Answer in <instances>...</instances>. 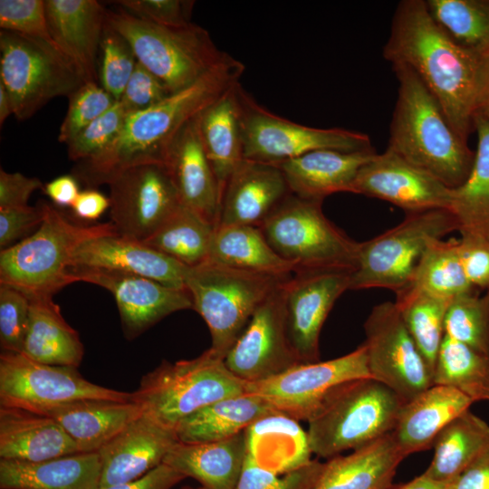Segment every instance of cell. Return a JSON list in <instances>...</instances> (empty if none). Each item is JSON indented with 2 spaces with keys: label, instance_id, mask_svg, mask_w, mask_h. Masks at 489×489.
<instances>
[{
  "label": "cell",
  "instance_id": "1",
  "mask_svg": "<svg viewBox=\"0 0 489 489\" xmlns=\"http://www.w3.org/2000/svg\"><path fill=\"white\" fill-rule=\"evenodd\" d=\"M383 57L413 69L455 132L475 131L476 97L484 55L456 43L433 19L426 0H402L395 9Z\"/></svg>",
  "mask_w": 489,
  "mask_h": 489
},
{
  "label": "cell",
  "instance_id": "2",
  "mask_svg": "<svg viewBox=\"0 0 489 489\" xmlns=\"http://www.w3.org/2000/svg\"><path fill=\"white\" fill-rule=\"evenodd\" d=\"M244 72V63L229 55L191 85L129 114L116 139L98 155L80 161L73 176L93 187L109 184L134 166L164 165L167 150L182 128L238 82Z\"/></svg>",
  "mask_w": 489,
  "mask_h": 489
},
{
  "label": "cell",
  "instance_id": "3",
  "mask_svg": "<svg viewBox=\"0 0 489 489\" xmlns=\"http://www.w3.org/2000/svg\"><path fill=\"white\" fill-rule=\"evenodd\" d=\"M398 82L388 148L450 188L461 186L475 152L452 128L436 99L416 72L392 64Z\"/></svg>",
  "mask_w": 489,
  "mask_h": 489
},
{
  "label": "cell",
  "instance_id": "4",
  "mask_svg": "<svg viewBox=\"0 0 489 489\" xmlns=\"http://www.w3.org/2000/svg\"><path fill=\"white\" fill-rule=\"evenodd\" d=\"M404 404L393 390L370 377L336 386L308 420L312 453L330 459L390 434Z\"/></svg>",
  "mask_w": 489,
  "mask_h": 489
},
{
  "label": "cell",
  "instance_id": "5",
  "mask_svg": "<svg viewBox=\"0 0 489 489\" xmlns=\"http://www.w3.org/2000/svg\"><path fill=\"white\" fill-rule=\"evenodd\" d=\"M118 234L111 222L82 225L44 202L39 228L0 252V283L26 295H50L75 281L72 274L73 253L83 242Z\"/></svg>",
  "mask_w": 489,
  "mask_h": 489
},
{
  "label": "cell",
  "instance_id": "6",
  "mask_svg": "<svg viewBox=\"0 0 489 489\" xmlns=\"http://www.w3.org/2000/svg\"><path fill=\"white\" fill-rule=\"evenodd\" d=\"M107 23L128 41L138 62L171 92L191 85L229 56L205 28L194 23L185 27L163 26L121 8L108 10Z\"/></svg>",
  "mask_w": 489,
  "mask_h": 489
},
{
  "label": "cell",
  "instance_id": "7",
  "mask_svg": "<svg viewBox=\"0 0 489 489\" xmlns=\"http://www.w3.org/2000/svg\"><path fill=\"white\" fill-rule=\"evenodd\" d=\"M244 392V382L209 348L191 360L162 361L141 378L132 401L145 414L175 429L197 410Z\"/></svg>",
  "mask_w": 489,
  "mask_h": 489
},
{
  "label": "cell",
  "instance_id": "8",
  "mask_svg": "<svg viewBox=\"0 0 489 489\" xmlns=\"http://www.w3.org/2000/svg\"><path fill=\"white\" fill-rule=\"evenodd\" d=\"M290 278V277H289ZM206 260L187 267L185 287L206 321L210 347L225 359L263 301L283 281Z\"/></svg>",
  "mask_w": 489,
  "mask_h": 489
},
{
  "label": "cell",
  "instance_id": "9",
  "mask_svg": "<svg viewBox=\"0 0 489 489\" xmlns=\"http://www.w3.org/2000/svg\"><path fill=\"white\" fill-rule=\"evenodd\" d=\"M321 205L291 193L259 227L279 255L296 264V271L353 270L360 243L331 223Z\"/></svg>",
  "mask_w": 489,
  "mask_h": 489
},
{
  "label": "cell",
  "instance_id": "10",
  "mask_svg": "<svg viewBox=\"0 0 489 489\" xmlns=\"http://www.w3.org/2000/svg\"><path fill=\"white\" fill-rule=\"evenodd\" d=\"M455 230L457 222L447 209L407 214L397 226L360 243L349 290H402L410 283L427 245Z\"/></svg>",
  "mask_w": 489,
  "mask_h": 489
},
{
  "label": "cell",
  "instance_id": "11",
  "mask_svg": "<svg viewBox=\"0 0 489 489\" xmlns=\"http://www.w3.org/2000/svg\"><path fill=\"white\" fill-rule=\"evenodd\" d=\"M0 82L18 120H25L53 98L71 97L85 80L59 49L16 33H0Z\"/></svg>",
  "mask_w": 489,
  "mask_h": 489
},
{
  "label": "cell",
  "instance_id": "12",
  "mask_svg": "<svg viewBox=\"0 0 489 489\" xmlns=\"http://www.w3.org/2000/svg\"><path fill=\"white\" fill-rule=\"evenodd\" d=\"M132 392L92 383L77 368L48 365L22 353L0 355V407L44 414L49 409L81 399L132 401Z\"/></svg>",
  "mask_w": 489,
  "mask_h": 489
},
{
  "label": "cell",
  "instance_id": "13",
  "mask_svg": "<svg viewBox=\"0 0 489 489\" xmlns=\"http://www.w3.org/2000/svg\"><path fill=\"white\" fill-rule=\"evenodd\" d=\"M242 103L245 159L279 165L318 149H374L365 133L342 128H312L278 116L258 104L244 89Z\"/></svg>",
  "mask_w": 489,
  "mask_h": 489
},
{
  "label": "cell",
  "instance_id": "14",
  "mask_svg": "<svg viewBox=\"0 0 489 489\" xmlns=\"http://www.w3.org/2000/svg\"><path fill=\"white\" fill-rule=\"evenodd\" d=\"M369 377L406 404L432 385V372L393 302L373 307L365 323Z\"/></svg>",
  "mask_w": 489,
  "mask_h": 489
},
{
  "label": "cell",
  "instance_id": "15",
  "mask_svg": "<svg viewBox=\"0 0 489 489\" xmlns=\"http://www.w3.org/2000/svg\"><path fill=\"white\" fill-rule=\"evenodd\" d=\"M368 377L366 348L361 344L333 360L299 363L271 378L244 382V389L261 397L278 415L308 421L333 388Z\"/></svg>",
  "mask_w": 489,
  "mask_h": 489
},
{
  "label": "cell",
  "instance_id": "16",
  "mask_svg": "<svg viewBox=\"0 0 489 489\" xmlns=\"http://www.w3.org/2000/svg\"><path fill=\"white\" fill-rule=\"evenodd\" d=\"M108 185L110 222L119 235L142 242L181 206L162 164L149 163L126 168Z\"/></svg>",
  "mask_w": 489,
  "mask_h": 489
},
{
  "label": "cell",
  "instance_id": "17",
  "mask_svg": "<svg viewBox=\"0 0 489 489\" xmlns=\"http://www.w3.org/2000/svg\"><path fill=\"white\" fill-rule=\"evenodd\" d=\"M287 280L257 307L224 359L230 371L245 383L271 378L301 363L286 325L284 285Z\"/></svg>",
  "mask_w": 489,
  "mask_h": 489
},
{
  "label": "cell",
  "instance_id": "18",
  "mask_svg": "<svg viewBox=\"0 0 489 489\" xmlns=\"http://www.w3.org/2000/svg\"><path fill=\"white\" fill-rule=\"evenodd\" d=\"M353 270H298L286 281L285 314L288 335L301 363L320 360L321 328L337 299L350 289Z\"/></svg>",
  "mask_w": 489,
  "mask_h": 489
},
{
  "label": "cell",
  "instance_id": "19",
  "mask_svg": "<svg viewBox=\"0 0 489 489\" xmlns=\"http://www.w3.org/2000/svg\"><path fill=\"white\" fill-rule=\"evenodd\" d=\"M71 272L76 282L99 285L113 295L128 340L137 338L173 312L193 309L187 289L171 288L144 276L103 268L73 266Z\"/></svg>",
  "mask_w": 489,
  "mask_h": 489
},
{
  "label": "cell",
  "instance_id": "20",
  "mask_svg": "<svg viewBox=\"0 0 489 489\" xmlns=\"http://www.w3.org/2000/svg\"><path fill=\"white\" fill-rule=\"evenodd\" d=\"M451 189L389 148L365 164L352 193L388 201L407 212L449 209Z\"/></svg>",
  "mask_w": 489,
  "mask_h": 489
},
{
  "label": "cell",
  "instance_id": "21",
  "mask_svg": "<svg viewBox=\"0 0 489 489\" xmlns=\"http://www.w3.org/2000/svg\"><path fill=\"white\" fill-rule=\"evenodd\" d=\"M179 442L175 429L144 412L99 451V487L133 481L161 465Z\"/></svg>",
  "mask_w": 489,
  "mask_h": 489
},
{
  "label": "cell",
  "instance_id": "22",
  "mask_svg": "<svg viewBox=\"0 0 489 489\" xmlns=\"http://www.w3.org/2000/svg\"><path fill=\"white\" fill-rule=\"evenodd\" d=\"M290 194L277 165L244 158L225 186L215 226H260Z\"/></svg>",
  "mask_w": 489,
  "mask_h": 489
},
{
  "label": "cell",
  "instance_id": "23",
  "mask_svg": "<svg viewBox=\"0 0 489 489\" xmlns=\"http://www.w3.org/2000/svg\"><path fill=\"white\" fill-rule=\"evenodd\" d=\"M197 117L176 136L167 150L164 166L181 205L215 226L221 194L199 136Z\"/></svg>",
  "mask_w": 489,
  "mask_h": 489
},
{
  "label": "cell",
  "instance_id": "24",
  "mask_svg": "<svg viewBox=\"0 0 489 489\" xmlns=\"http://www.w3.org/2000/svg\"><path fill=\"white\" fill-rule=\"evenodd\" d=\"M73 266L120 271L144 276L171 288L186 289L187 266L142 241L119 234L83 242L73 253Z\"/></svg>",
  "mask_w": 489,
  "mask_h": 489
},
{
  "label": "cell",
  "instance_id": "25",
  "mask_svg": "<svg viewBox=\"0 0 489 489\" xmlns=\"http://www.w3.org/2000/svg\"><path fill=\"white\" fill-rule=\"evenodd\" d=\"M107 11L96 0H46L50 34L74 63L85 82H97V53L107 24Z\"/></svg>",
  "mask_w": 489,
  "mask_h": 489
},
{
  "label": "cell",
  "instance_id": "26",
  "mask_svg": "<svg viewBox=\"0 0 489 489\" xmlns=\"http://www.w3.org/2000/svg\"><path fill=\"white\" fill-rule=\"evenodd\" d=\"M377 154L374 149L360 151L318 149L277 165L292 194L323 201L334 193H352L360 169Z\"/></svg>",
  "mask_w": 489,
  "mask_h": 489
},
{
  "label": "cell",
  "instance_id": "27",
  "mask_svg": "<svg viewBox=\"0 0 489 489\" xmlns=\"http://www.w3.org/2000/svg\"><path fill=\"white\" fill-rule=\"evenodd\" d=\"M78 453L75 443L51 417L0 407L1 459L40 462Z\"/></svg>",
  "mask_w": 489,
  "mask_h": 489
},
{
  "label": "cell",
  "instance_id": "28",
  "mask_svg": "<svg viewBox=\"0 0 489 489\" xmlns=\"http://www.w3.org/2000/svg\"><path fill=\"white\" fill-rule=\"evenodd\" d=\"M242 91L240 82L235 83L197 117L199 136L221 197L228 178L244 159Z\"/></svg>",
  "mask_w": 489,
  "mask_h": 489
},
{
  "label": "cell",
  "instance_id": "29",
  "mask_svg": "<svg viewBox=\"0 0 489 489\" xmlns=\"http://www.w3.org/2000/svg\"><path fill=\"white\" fill-rule=\"evenodd\" d=\"M473 404L459 391L446 386L431 385L404 404L392 436L402 453L428 449L439 432Z\"/></svg>",
  "mask_w": 489,
  "mask_h": 489
},
{
  "label": "cell",
  "instance_id": "30",
  "mask_svg": "<svg viewBox=\"0 0 489 489\" xmlns=\"http://www.w3.org/2000/svg\"><path fill=\"white\" fill-rule=\"evenodd\" d=\"M246 430L207 443L177 442L163 463L206 489H235L247 455Z\"/></svg>",
  "mask_w": 489,
  "mask_h": 489
},
{
  "label": "cell",
  "instance_id": "31",
  "mask_svg": "<svg viewBox=\"0 0 489 489\" xmlns=\"http://www.w3.org/2000/svg\"><path fill=\"white\" fill-rule=\"evenodd\" d=\"M143 413L134 401L81 399L46 411L59 423L80 453L98 452Z\"/></svg>",
  "mask_w": 489,
  "mask_h": 489
},
{
  "label": "cell",
  "instance_id": "32",
  "mask_svg": "<svg viewBox=\"0 0 489 489\" xmlns=\"http://www.w3.org/2000/svg\"><path fill=\"white\" fill-rule=\"evenodd\" d=\"M405 457L390 433L348 455L330 458L312 489H390Z\"/></svg>",
  "mask_w": 489,
  "mask_h": 489
},
{
  "label": "cell",
  "instance_id": "33",
  "mask_svg": "<svg viewBox=\"0 0 489 489\" xmlns=\"http://www.w3.org/2000/svg\"><path fill=\"white\" fill-rule=\"evenodd\" d=\"M100 477L98 452L40 462L0 460L1 489H97Z\"/></svg>",
  "mask_w": 489,
  "mask_h": 489
},
{
  "label": "cell",
  "instance_id": "34",
  "mask_svg": "<svg viewBox=\"0 0 489 489\" xmlns=\"http://www.w3.org/2000/svg\"><path fill=\"white\" fill-rule=\"evenodd\" d=\"M26 295V294H25ZM29 314L22 354L48 365L78 368L83 345L50 295H26Z\"/></svg>",
  "mask_w": 489,
  "mask_h": 489
},
{
  "label": "cell",
  "instance_id": "35",
  "mask_svg": "<svg viewBox=\"0 0 489 489\" xmlns=\"http://www.w3.org/2000/svg\"><path fill=\"white\" fill-rule=\"evenodd\" d=\"M273 415L278 414L265 400L245 391L197 410L181 419L175 432L181 443L219 441L244 432Z\"/></svg>",
  "mask_w": 489,
  "mask_h": 489
},
{
  "label": "cell",
  "instance_id": "36",
  "mask_svg": "<svg viewBox=\"0 0 489 489\" xmlns=\"http://www.w3.org/2000/svg\"><path fill=\"white\" fill-rule=\"evenodd\" d=\"M208 260L277 278H289L297 270L274 251L259 226L247 225L215 226Z\"/></svg>",
  "mask_w": 489,
  "mask_h": 489
},
{
  "label": "cell",
  "instance_id": "37",
  "mask_svg": "<svg viewBox=\"0 0 489 489\" xmlns=\"http://www.w3.org/2000/svg\"><path fill=\"white\" fill-rule=\"evenodd\" d=\"M432 446L434 456L423 475L446 484L489 447V424L468 409L439 432Z\"/></svg>",
  "mask_w": 489,
  "mask_h": 489
},
{
  "label": "cell",
  "instance_id": "38",
  "mask_svg": "<svg viewBox=\"0 0 489 489\" xmlns=\"http://www.w3.org/2000/svg\"><path fill=\"white\" fill-rule=\"evenodd\" d=\"M478 143L467 179L451 189L449 211L455 216L458 231L489 239V120L475 117Z\"/></svg>",
  "mask_w": 489,
  "mask_h": 489
},
{
  "label": "cell",
  "instance_id": "39",
  "mask_svg": "<svg viewBox=\"0 0 489 489\" xmlns=\"http://www.w3.org/2000/svg\"><path fill=\"white\" fill-rule=\"evenodd\" d=\"M432 385L452 388L472 402L489 401V355L444 336Z\"/></svg>",
  "mask_w": 489,
  "mask_h": 489
},
{
  "label": "cell",
  "instance_id": "40",
  "mask_svg": "<svg viewBox=\"0 0 489 489\" xmlns=\"http://www.w3.org/2000/svg\"><path fill=\"white\" fill-rule=\"evenodd\" d=\"M214 230L212 224L181 205L143 243L194 267L208 260Z\"/></svg>",
  "mask_w": 489,
  "mask_h": 489
},
{
  "label": "cell",
  "instance_id": "41",
  "mask_svg": "<svg viewBox=\"0 0 489 489\" xmlns=\"http://www.w3.org/2000/svg\"><path fill=\"white\" fill-rule=\"evenodd\" d=\"M407 287L446 300L479 291L465 275L460 256L459 239L455 238L432 241L423 253Z\"/></svg>",
  "mask_w": 489,
  "mask_h": 489
},
{
  "label": "cell",
  "instance_id": "42",
  "mask_svg": "<svg viewBox=\"0 0 489 489\" xmlns=\"http://www.w3.org/2000/svg\"><path fill=\"white\" fill-rule=\"evenodd\" d=\"M450 302L411 287L396 292L394 302L432 373L445 336L444 321Z\"/></svg>",
  "mask_w": 489,
  "mask_h": 489
},
{
  "label": "cell",
  "instance_id": "43",
  "mask_svg": "<svg viewBox=\"0 0 489 489\" xmlns=\"http://www.w3.org/2000/svg\"><path fill=\"white\" fill-rule=\"evenodd\" d=\"M436 23L459 45L489 53V0H426Z\"/></svg>",
  "mask_w": 489,
  "mask_h": 489
},
{
  "label": "cell",
  "instance_id": "44",
  "mask_svg": "<svg viewBox=\"0 0 489 489\" xmlns=\"http://www.w3.org/2000/svg\"><path fill=\"white\" fill-rule=\"evenodd\" d=\"M445 335L489 355V289L453 298L444 321Z\"/></svg>",
  "mask_w": 489,
  "mask_h": 489
},
{
  "label": "cell",
  "instance_id": "45",
  "mask_svg": "<svg viewBox=\"0 0 489 489\" xmlns=\"http://www.w3.org/2000/svg\"><path fill=\"white\" fill-rule=\"evenodd\" d=\"M324 463L311 460L297 468L282 472L260 464L247 450L235 489H312Z\"/></svg>",
  "mask_w": 489,
  "mask_h": 489
},
{
  "label": "cell",
  "instance_id": "46",
  "mask_svg": "<svg viewBox=\"0 0 489 489\" xmlns=\"http://www.w3.org/2000/svg\"><path fill=\"white\" fill-rule=\"evenodd\" d=\"M100 48L101 87L116 101H120L135 70L137 58L128 41L108 23L102 34Z\"/></svg>",
  "mask_w": 489,
  "mask_h": 489
},
{
  "label": "cell",
  "instance_id": "47",
  "mask_svg": "<svg viewBox=\"0 0 489 489\" xmlns=\"http://www.w3.org/2000/svg\"><path fill=\"white\" fill-rule=\"evenodd\" d=\"M69 98L58 136V140L66 144L118 101L97 82H84Z\"/></svg>",
  "mask_w": 489,
  "mask_h": 489
},
{
  "label": "cell",
  "instance_id": "48",
  "mask_svg": "<svg viewBox=\"0 0 489 489\" xmlns=\"http://www.w3.org/2000/svg\"><path fill=\"white\" fill-rule=\"evenodd\" d=\"M128 115L118 101L67 143L69 158L80 162L101 153L119 135Z\"/></svg>",
  "mask_w": 489,
  "mask_h": 489
},
{
  "label": "cell",
  "instance_id": "49",
  "mask_svg": "<svg viewBox=\"0 0 489 489\" xmlns=\"http://www.w3.org/2000/svg\"><path fill=\"white\" fill-rule=\"evenodd\" d=\"M0 27L59 48L49 31L45 1L0 0Z\"/></svg>",
  "mask_w": 489,
  "mask_h": 489
},
{
  "label": "cell",
  "instance_id": "50",
  "mask_svg": "<svg viewBox=\"0 0 489 489\" xmlns=\"http://www.w3.org/2000/svg\"><path fill=\"white\" fill-rule=\"evenodd\" d=\"M29 314L28 297L0 283V343L4 351L22 353Z\"/></svg>",
  "mask_w": 489,
  "mask_h": 489
},
{
  "label": "cell",
  "instance_id": "51",
  "mask_svg": "<svg viewBox=\"0 0 489 489\" xmlns=\"http://www.w3.org/2000/svg\"><path fill=\"white\" fill-rule=\"evenodd\" d=\"M121 9L149 22L168 27H185L192 24L194 1L120 0Z\"/></svg>",
  "mask_w": 489,
  "mask_h": 489
},
{
  "label": "cell",
  "instance_id": "52",
  "mask_svg": "<svg viewBox=\"0 0 489 489\" xmlns=\"http://www.w3.org/2000/svg\"><path fill=\"white\" fill-rule=\"evenodd\" d=\"M171 93L162 81L137 62L119 101L130 114L156 105Z\"/></svg>",
  "mask_w": 489,
  "mask_h": 489
},
{
  "label": "cell",
  "instance_id": "53",
  "mask_svg": "<svg viewBox=\"0 0 489 489\" xmlns=\"http://www.w3.org/2000/svg\"><path fill=\"white\" fill-rule=\"evenodd\" d=\"M44 218V202L35 206L0 209V248L6 249L36 231Z\"/></svg>",
  "mask_w": 489,
  "mask_h": 489
},
{
  "label": "cell",
  "instance_id": "54",
  "mask_svg": "<svg viewBox=\"0 0 489 489\" xmlns=\"http://www.w3.org/2000/svg\"><path fill=\"white\" fill-rule=\"evenodd\" d=\"M459 250L462 264L470 283L476 289H489V239L461 233Z\"/></svg>",
  "mask_w": 489,
  "mask_h": 489
},
{
  "label": "cell",
  "instance_id": "55",
  "mask_svg": "<svg viewBox=\"0 0 489 489\" xmlns=\"http://www.w3.org/2000/svg\"><path fill=\"white\" fill-rule=\"evenodd\" d=\"M43 185L37 177L0 170V209L28 206L31 195Z\"/></svg>",
  "mask_w": 489,
  "mask_h": 489
},
{
  "label": "cell",
  "instance_id": "56",
  "mask_svg": "<svg viewBox=\"0 0 489 489\" xmlns=\"http://www.w3.org/2000/svg\"><path fill=\"white\" fill-rule=\"evenodd\" d=\"M185 478L183 475L162 463L138 479L97 489H171Z\"/></svg>",
  "mask_w": 489,
  "mask_h": 489
},
{
  "label": "cell",
  "instance_id": "57",
  "mask_svg": "<svg viewBox=\"0 0 489 489\" xmlns=\"http://www.w3.org/2000/svg\"><path fill=\"white\" fill-rule=\"evenodd\" d=\"M446 489H489V447L446 483Z\"/></svg>",
  "mask_w": 489,
  "mask_h": 489
},
{
  "label": "cell",
  "instance_id": "58",
  "mask_svg": "<svg viewBox=\"0 0 489 489\" xmlns=\"http://www.w3.org/2000/svg\"><path fill=\"white\" fill-rule=\"evenodd\" d=\"M109 197L93 188L80 191L72 206L73 215L83 221H96L110 208Z\"/></svg>",
  "mask_w": 489,
  "mask_h": 489
},
{
  "label": "cell",
  "instance_id": "59",
  "mask_svg": "<svg viewBox=\"0 0 489 489\" xmlns=\"http://www.w3.org/2000/svg\"><path fill=\"white\" fill-rule=\"evenodd\" d=\"M46 196L59 207H72L80 190L73 175H62L43 186Z\"/></svg>",
  "mask_w": 489,
  "mask_h": 489
},
{
  "label": "cell",
  "instance_id": "60",
  "mask_svg": "<svg viewBox=\"0 0 489 489\" xmlns=\"http://www.w3.org/2000/svg\"><path fill=\"white\" fill-rule=\"evenodd\" d=\"M475 115H481L489 120V53L485 54L482 61Z\"/></svg>",
  "mask_w": 489,
  "mask_h": 489
},
{
  "label": "cell",
  "instance_id": "61",
  "mask_svg": "<svg viewBox=\"0 0 489 489\" xmlns=\"http://www.w3.org/2000/svg\"><path fill=\"white\" fill-rule=\"evenodd\" d=\"M390 489H446V484L435 481L422 474L406 484L392 485Z\"/></svg>",
  "mask_w": 489,
  "mask_h": 489
},
{
  "label": "cell",
  "instance_id": "62",
  "mask_svg": "<svg viewBox=\"0 0 489 489\" xmlns=\"http://www.w3.org/2000/svg\"><path fill=\"white\" fill-rule=\"evenodd\" d=\"M12 114H14V110L10 96L4 84L0 82V125L3 126Z\"/></svg>",
  "mask_w": 489,
  "mask_h": 489
},
{
  "label": "cell",
  "instance_id": "63",
  "mask_svg": "<svg viewBox=\"0 0 489 489\" xmlns=\"http://www.w3.org/2000/svg\"><path fill=\"white\" fill-rule=\"evenodd\" d=\"M182 489H206L204 488L203 486H200V487H197V488H192V487H184Z\"/></svg>",
  "mask_w": 489,
  "mask_h": 489
}]
</instances>
